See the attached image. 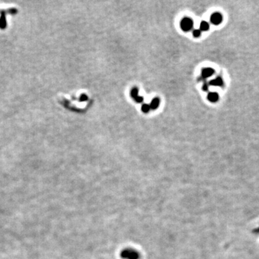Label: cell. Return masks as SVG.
Listing matches in <instances>:
<instances>
[{
  "instance_id": "obj_1",
  "label": "cell",
  "mask_w": 259,
  "mask_h": 259,
  "mask_svg": "<svg viewBox=\"0 0 259 259\" xmlns=\"http://www.w3.org/2000/svg\"><path fill=\"white\" fill-rule=\"evenodd\" d=\"M120 256L123 259H139L140 254L135 250L132 248H126L121 252Z\"/></svg>"
},
{
  "instance_id": "obj_2",
  "label": "cell",
  "mask_w": 259,
  "mask_h": 259,
  "mask_svg": "<svg viewBox=\"0 0 259 259\" xmlns=\"http://www.w3.org/2000/svg\"><path fill=\"white\" fill-rule=\"evenodd\" d=\"M193 25H194V22L191 18L187 17H184L181 20V22H180V26H181V28L182 29L183 31L184 32H189L193 28Z\"/></svg>"
},
{
  "instance_id": "obj_3",
  "label": "cell",
  "mask_w": 259,
  "mask_h": 259,
  "mask_svg": "<svg viewBox=\"0 0 259 259\" xmlns=\"http://www.w3.org/2000/svg\"><path fill=\"white\" fill-rule=\"evenodd\" d=\"M210 21H211L213 25H218L222 22V16L220 13L219 12H215L214 14L211 15V17H210Z\"/></svg>"
},
{
  "instance_id": "obj_4",
  "label": "cell",
  "mask_w": 259,
  "mask_h": 259,
  "mask_svg": "<svg viewBox=\"0 0 259 259\" xmlns=\"http://www.w3.org/2000/svg\"><path fill=\"white\" fill-rule=\"evenodd\" d=\"M0 29L5 30L7 27V18H6V12L4 10L0 11Z\"/></svg>"
},
{
  "instance_id": "obj_5",
  "label": "cell",
  "mask_w": 259,
  "mask_h": 259,
  "mask_svg": "<svg viewBox=\"0 0 259 259\" xmlns=\"http://www.w3.org/2000/svg\"><path fill=\"white\" fill-rule=\"evenodd\" d=\"M132 98L134 99V100L137 103H141L143 101V97L141 96H139L138 94V89L137 88H133L130 92Z\"/></svg>"
},
{
  "instance_id": "obj_6",
  "label": "cell",
  "mask_w": 259,
  "mask_h": 259,
  "mask_svg": "<svg viewBox=\"0 0 259 259\" xmlns=\"http://www.w3.org/2000/svg\"><path fill=\"white\" fill-rule=\"evenodd\" d=\"M214 73L215 70L213 69H212V68H204L201 71V76L204 78H208V77L212 76L214 74Z\"/></svg>"
},
{
  "instance_id": "obj_7",
  "label": "cell",
  "mask_w": 259,
  "mask_h": 259,
  "mask_svg": "<svg viewBox=\"0 0 259 259\" xmlns=\"http://www.w3.org/2000/svg\"><path fill=\"white\" fill-rule=\"evenodd\" d=\"M207 99L211 102H216L219 99V95L216 92H210L207 94Z\"/></svg>"
},
{
  "instance_id": "obj_8",
  "label": "cell",
  "mask_w": 259,
  "mask_h": 259,
  "mask_svg": "<svg viewBox=\"0 0 259 259\" xmlns=\"http://www.w3.org/2000/svg\"><path fill=\"white\" fill-rule=\"evenodd\" d=\"M210 84L212 86H221L223 85V80H222V78L221 77H217V78L210 81Z\"/></svg>"
},
{
  "instance_id": "obj_9",
  "label": "cell",
  "mask_w": 259,
  "mask_h": 259,
  "mask_svg": "<svg viewBox=\"0 0 259 259\" xmlns=\"http://www.w3.org/2000/svg\"><path fill=\"white\" fill-rule=\"evenodd\" d=\"M159 104H160V99L158 97H155L151 101V104H150V107H151V110H155L159 107Z\"/></svg>"
},
{
  "instance_id": "obj_10",
  "label": "cell",
  "mask_w": 259,
  "mask_h": 259,
  "mask_svg": "<svg viewBox=\"0 0 259 259\" xmlns=\"http://www.w3.org/2000/svg\"><path fill=\"white\" fill-rule=\"evenodd\" d=\"M210 28V25L206 21H201L200 22V25H199V29H200L201 31H207Z\"/></svg>"
},
{
  "instance_id": "obj_11",
  "label": "cell",
  "mask_w": 259,
  "mask_h": 259,
  "mask_svg": "<svg viewBox=\"0 0 259 259\" xmlns=\"http://www.w3.org/2000/svg\"><path fill=\"white\" fill-rule=\"evenodd\" d=\"M141 110H142V111L143 112L147 113V112H149L150 110H151V107H150V104H143V105H142Z\"/></svg>"
},
{
  "instance_id": "obj_12",
  "label": "cell",
  "mask_w": 259,
  "mask_h": 259,
  "mask_svg": "<svg viewBox=\"0 0 259 259\" xmlns=\"http://www.w3.org/2000/svg\"><path fill=\"white\" fill-rule=\"evenodd\" d=\"M5 11L6 14H9V15H15L17 13V10L15 8H10V9H7V10H4Z\"/></svg>"
},
{
  "instance_id": "obj_13",
  "label": "cell",
  "mask_w": 259,
  "mask_h": 259,
  "mask_svg": "<svg viewBox=\"0 0 259 259\" xmlns=\"http://www.w3.org/2000/svg\"><path fill=\"white\" fill-rule=\"evenodd\" d=\"M201 30H198V29H196V30H194L193 31V35L194 37H198L201 35Z\"/></svg>"
},
{
  "instance_id": "obj_14",
  "label": "cell",
  "mask_w": 259,
  "mask_h": 259,
  "mask_svg": "<svg viewBox=\"0 0 259 259\" xmlns=\"http://www.w3.org/2000/svg\"><path fill=\"white\" fill-rule=\"evenodd\" d=\"M87 99H88V97L86 96V94H82L80 96V98H79L80 101H84L87 100Z\"/></svg>"
},
{
  "instance_id": "obj_15",
  "label": "cell",
  "mask_w": 259,
  "mask_h": 259,
  "mask_svg": "<svg viewBox=\"0 0 259 259\" xmlns=\"http://www.w3.org/2000/svg\"><path fill=\"white\" fill-rule=\"evenodd\" d=\"M208 89H209L208 84H204V85H203V90H204V91H207V90H208Z\"/></svg>"
}]
</instances>
